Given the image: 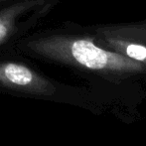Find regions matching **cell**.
<instances>
[{
	"instance_id": "6",
	"label": "cell",
	"mask_w": 146,
	"mask_h": 146,
	"mask_svg": "<svg viewBox=\"0 0 146 146\" xmlns=\"http://www.w3.org/2000/svg\"><path fill=\"white\" fill-rule=\"evenodd\" d=\"M2 47H4V45H1V44H0V49H1Z\"/></svg>"
},
{
	"instance_id": "4",
	"label": "cell",
	"mask_w": 146,
	"mask_h": 146,
	"mask_svg": "<svg viewBox=\"0 0 146 146\" xmlns=\"http://www.w3.org/2000/svg\"><path fill=\"white\" fill-rule=\"evenodd\" d=\"M94 37L106 50L146 65V23L98 27Z\"/></svg>"
},
{
	"instance_id": "3",
	"label": "cell",
	"mask_w": 146,
	"mask_h": 146,
	"mask_svg": "<svg viewBox=\"0 0 146 146\" xmlns=\"http://www.w3.org/2000/svg\"><path fill=\"white\" fill-rule=\"evenodd\" d=\"M60 0H13L0 7V44H11L31 32Z\"/></svg>"
},
{
	"instance_id": "2",
	"label": "cell",
	"mask_w": 146,
	"mask_h": 146,
	"mask_svg": "<svg viewBox=\"0 0 146 146\" xmlns=\"http://www.w3.org/2000/svg\"><path fill=\"white\" fill-rule=\"evenodd\" d=\"M0 94L54 102L73 100L71 90L65 85L13 60H0Z\"/></svg>"
},
{
	"instance_id": "1",
	"label": "cell",
	"mask_w": 146,
	"mask_h": 146,
	"mask_svg": "<svg viewBox=\"0 0 146 146\" xmlns=\"http://www.w3.org/2000/svg\"><path fill=\"white\" fill-rule=\"evenodd\" d=\"M10 45L12 50L27 58L110 80L118 81L146 72V65L106 50L94 35L68 27L29 32Z\"/></svg>"
},
{
	"instance_id": "5",
	"label": "cell",
	"mask_w": 146,
	"mask_h": 146,
	"mask_svg": "<svg viewBox=\"0 0 146 146\" xmlns=\"http://www.w3.org/2000/svg\"><path fill=\"white\" fill-rule=\"evenodd\" d=\"M11 1H13V0H0V7H1V6H3L4 4H7V3H9V2H11Z\"/></svg>"
}]
</instances>
